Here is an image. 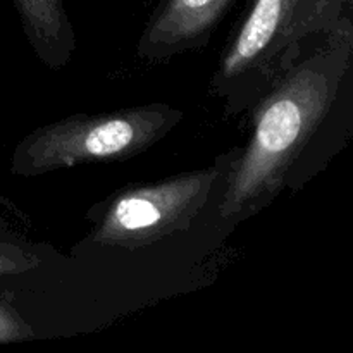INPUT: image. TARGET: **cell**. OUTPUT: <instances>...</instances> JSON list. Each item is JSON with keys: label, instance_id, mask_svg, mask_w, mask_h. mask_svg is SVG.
<instances>
[{"label": "cell", "instance_id": "7", "mask_svg": "<svg viewBox=\"0 0 353 353\" xmlns=\"http://www.w3.org/2000/svg\"><path fill=\"white\" fill-rule=\"evenodd\" d=\"M40 265L41 257L30 241L14 233L6 221L0 219V278L28 274Z\"/></svg>", "mask_w": 353, "mask_h": 353}, {"label": "cell", "instance_id": "3", "mask_svg": "<svg viewBox=\"0 0 353 353\" xmlns=\"http://www.w3.org/2000/svg\"><path fill=\"white\" fill-rule=\"evenodd\" d=\"M183 116L181 109L164 102L112 112L72 114L21 138L10 157V172L37 178L74 165L124 162L168 137Z\"/></svg>", "mask_w": 353, "mask_h": 353}, {"label": "cell", "instance_id": "8", "mask_svg": "<svg viewBox=\"0 0 353 353\" xmlns=\"http://www.w3.org/2000/svg\"><path fill=\"white\" fill-rule=\"evenodd\" d=\"M33 334L30 323L10 303L0 300V345L28 341Z\"/></svg>", "mask_w": 353, "mask_h": 353}, {"label": "cell", "instance_id": "5", "mask_svg": "<svg viewBox=\"0 0 353 353\" xmlns=\"http://www.w3.org/2000/svg\"><path fill=\"white\" fill-rule=\"evenodd\" d=\"M234 0H164L145 24L138 59L164 62L202 50Z\"/></svg>", "mask_w": 353, "mask_h": 353}, {"label": "cell", "instance_id": "1", "mask_svg": "<svg viewBox=\"0 0 353 353\" xmlns=\"http://www.w3.org/2000/svg\"><path fill=\"white\" fill-rule=\"evenodd\" d=\"M353 24L345 16L310 45L250 107V134L234 148L217 193L228 228L250 219L285 190L302 188L352 131Z\"/></svg>", "mask_w": 353, "mask_h": 353}, {"label": "cell", "instance_id": "6", "mask_svg": "<svg viewBox=\"0 0 353 353\" xmlns=\"http://www.w3.org/2000/svg\"><path fill=\"white\" fill-rule=\"evenodd\" d=\"M28 43L52 71L65 68L76 50V33L62 0H12Z\"/></svg>", "mask_w": 353, "mask_h": 353}, {"label": "cell", "instance_id": "4", "mask_svg": "<svg viewBox=\"0 0 353 353\" xmlns=\"http://www.w3.org/2000/svg\"><path fill=\"white\" fill-rule=\"evenodd\" d=\"M233 155L234 148L207 168L116 190L86 212L92 231L83 243L134 252L185 233L217 196Z\"/></svg>", "mask_w": 353, "mask_h": 353}, {"label": "cell", "instance_id": "2", "mask_svg": "<svg viewBox=\"0 0 353 353\" xmlns=\"http://www.w3.org/2000/svg\"><path fill=\"white\" fill-rule=\"evenodd\" d=\"M347 0H254L224 47L210 93L228 117L248 112L272 81L343 19Z\"/></svg>", "mask_w": 353, "mask_h": 353}]
</instances>
